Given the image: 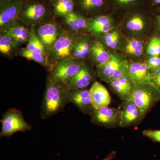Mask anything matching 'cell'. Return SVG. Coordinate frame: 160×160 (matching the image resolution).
<instances>
[{
  "mask_svg": "<svg viewBox=\"0 0 160 160\" xmlns=\"http://www.w3.org/2000/svg\"><path fill=\"white\" fill-rule=\"evenodd\" d=\"M74 0H66L51 6L55 18H61L75 11Z\"/></svg>",
  "mask_w": 160,
  "mask_h": 160,
  "instance_id": "cell-24",
  "label": "cell"
},
{
  "mask_svg": "<svg viewBox=\"0 0 160 160\" xmlns=\"http://www.w3.org/2000/svg\"><path fill=\"white\" fill-rule=\"evenodd\" d=\"M73 12L67 15L64 17L61 18L62 21L61 23L75 33L82 35H83V32L77 24L73 16Z\"/></svg>",
  "mask_w": 160,
  "mask_h": 160,
  "instance_id": "cell-28",
  "label": "cell"
},
{
  "mask_svg": "<svg viewBox=\"0 0 160 160\" xmlns=\"http://www.w3.org/2000/svg\"><path fill=\"white\" fill-rule=\"evenodd\" d=\"M142 134L154 142L160 143V130L145 129L142 131Z\"/></svg>",
  "mask_w": 160,
  "mask_h": 160,
  "instance_id": "cell-32",
  "label": "cell"
},
{
  "mask_svg": "<svg viewBox=\"0 0 160 160\" xmlns=\"http://www.w3.org/2000/svg\"><path fill=\"white\" fill-rule=\"evenodd\" d=\"M108 84L111 90L122 101L127 99L130 97L133 84L128 75L112 80Z\"/></svg>",
  "mask_w": 160,
  "mask_h": 160,
  "instance_id": "cell-19",
  "label": "cell"
},
{
  "mask_svg": "<svg viewBox=\"0 0 160 160\" xmlns=\"http://www.w3.org/2000/svg\"><path fill=\"white\" fill-rule=\"evenodd\" d=\"M62 35L48 53L49 68L64 59L70 57L72 50L81 35L77 34L64 25Z\"/></svg>",
  "mask_w": 160,
  "mask_h": 160,
  "instance_id": "cell-3",
  "label": "cell"
},
{
  "mask_svg": "<svg viewBox=\"0 0 160 160\" xmlns=\"http://www.w3.org/2000/svg\"><path fill=\"white\" fill-rule=\"evenodd\" d=\"M111 12L88 19L89 32L94 36H98L111 31L113 29L111 26L112 18Z\"/></svg>",
  "mask_w": 160,
  "mask_h": 160,
  "instance_id": "cell-18",
  "label": "cell"
},
{
  "mask_svg": "<svg viewBox=\"0 0 160 160\" xmlns=\"http://www.w3.org/2000/svg\"><path fill=\"white\" fill-rule=\"evenodd\" d=\"M2 117L1 120V137L9 138L18 132H26L32 129L31 125L26 122L20 110L14 108L9 109L4 113Z\"/></svg>",
  "mask_w": 160,
  "mask_h": 160,
  "instance_id": "cell-6",
  "label": "cell"
},
{
  "mask_svg": "<svg viewBox=\"0 0 160 160\" xmlns=\"http://www.w3.org/2000/svg\"><path fill=\"white\" fill-rule=\"evenodd\" d=\"M121 109L120 127H128L137 125L141 122L145 116L131 99L122 101Z\"/></svg>",
  "mask_w": 160,
  "mask_h": 160,
  "instance_id": "cell-11",
  "label": "cell"
},
{
  "mask_svg": "<svg viewBox=\"0 0 160 160\" xmlns=\"http://www.w3.org/2000/svg\"><path fill=\"white\" fill-rule=\"evenodd\" d=\"M103 39L106 46L112 49H115L119 43V34L117 31L107 32L104 34Z\"/></svg>",
  "mask_w": 160,
  "mask_h": 160,
  "instance_id": "cell-30",
  "label": "cell"
},
{
  "mask_svg": "<svg viewBox=\"0 0 160 160\" xmlns=\"http://www.w3.org/2000/svg\"><path fill=\"white\" fill-rule=\"evenodd\" d=\"M94 41H92L88 35H82L76 44L70 57L83 60L89 57Z\"/></svg>",
  "mask_w": 160,
  "mask_h": 160,
  "instance_id": "cell-21",
  "label": "cell"
},
{
  "mask_svg": "<svg viewBox=\"0 0 160 160\" xmlns=\"http://www.w3.org/2000/svg\"><path fill=\"white\" fill-rule=\"evenodd\" d=\"M23 0H7L0 4V29L6 28L18 18Z\"/></svg>",
  "mask_w": 160,
  "mask_h": 160,
  "instance_id": "cell-12",
  "label": "cell"
},
{
  "mask_svg": "<svg viewBox=\"0 0 160 160\" xmlns=\"http://www.w3.org/2000/svg\"><path fill=\"white\" fill-rule=\"evenodd\" d=\"M92 123L106 128L120 127L121 109L105 106L94 109L90 115Z\"/></svg>",
  "mask_w": 160,
  "mask_h": 160,
  "instance_id": "cell-10",
  "label": "cell"
},
{
  "mask_svg": "<svg viewBox=\"0 0 160 160\" xmlns=\"http://www.w3.org/2000/svg\"><path fill=\"white\" fill-rule=\"evenodd\" d=\"M112 11L122 12L145 6L146 0H109Z\"/></svg>",
  "mask_w": 160,
  "mask_h": 160,
  "instance_id": "cell-23",
  "label": "cell"
},
{
  "mask_svg": "<svg viewBox=\"0 0 160 160\" xmlns=\"http://www.w3.org/2000/svg\"><path fill=\"white\" fill-rule=\"evenodd\" d=\"M128 74L133 84L152 83L151 72L146 63H128Z\"/></svg>",
  "mask_w": 160,
  "mask_h": 160,
  "instance_id": "cell-15",
  "label": "cell"
},
{
  "mask_svg": "<svg viewBox=\"0 0 160 160\" xmlns=\"http://www.w3.org/2000/svg\"><path fill=\"white\" fill-rule=\"evenodd\" d=\"M146 52L151 57L159 56L160 55V38L154 37L149 42Z\"/></svg>",
  "mask_w": 160,
  "mask_h": 160,
  "instance_id": "cell-29",
  "label": "cell"
},
{
  "mask_svg": "<svg viewBox=\"0 0 160 160\" xmlns=\"http://www.w3.org/2000/svg\"><path fill=\"white\" fill-rule=\"evenodd\" d=\"M14 39L3 29H0V53L8 58H12L17 55L19 49Z\"/></svg>",
  "mask_w": 160,
  "mask_h": 160,
  "instance_id": "cell-20",
  "label": "cell"
},
{
  "mask_svg": "<svg viewBox=\"0 0 160 160\" xmlns=\"http://www.w3.org/2000/svg\"><path fill=\"white\" fill-rule=\"evenodd\" d=\"M142 43L139 40L131 39L129 40L125 46V51L126 53L131 55L138 57L143 53Z\"/></svg>",
  "mask_w": 160,
  "mask_h": 160,
  "instance_id": "cell-27",
  "label": "cell"
},
{
  "mask_svg": "<svg viewBox=\"0 0 160 160\" xmlns=\"http://www.w3.org/2000/svg\"><path fill=\"white\" fill-rule=\"evenodd\" d=\"M95 76L94 70L85 62L79 72L66 85L69 90L85 89L94 81Z\"/></svg>",
  "mask_w": 160,
  "mask_h": 160,
  "instance_id": "cell-14",
  "label": "cell"
},
{
  "mask_svg": "<svg viewBox=\"0 0 160 160\" xmlns=\"http://www.w3.org/2000/svg\"><path fill=\"white\" fill-rule=\"evenodd\" d=\"M69 89L64 83L47 80L40 109V117L49 118L63 111L70 103Z\"/></svg>",
  "mask_w": 160,
  "mask_h": 160,
  "instance_id": "cell-1",
  "label": "cell"
},
{
  "mask_svg": "<svg viewBox=\"0 0 160 160\" xmlns=\"http://www.w3.org/2000/svg\"><path fill=\"white\" fill-rule=\"evenodd\" d=\"M90 98L94 109L108 106L111 103L110 94L106 87L101 83L95 82L89 89Z\"/></svg>",
  "mask_w": 160,
  "mask_h": 160,
  "instance_id": "cell-17",
  "label": "cell"
},
{
  "mask_svg": "<svg viewBox=\"0 0 160 160\" xmlns=\"http://www.w3.org/2000/svg\"><path fill=\"white\" fill-rule=\"evenodd\" d=\"M97 74L100 79L109 83L128 74V63L120 61L118 58L112 55L107 63L97 66Z\"/></svg>",
  "mask_w": 160,
  "mask_h": 160,
  "instance_id": "cell-8",
  "label": "cell"
},
{
  "mask_svg": "<svg viewBox=\"0 0 160 160\" xmlns=\"http://www.w3.org/2000/svg\"><path fill=\"white\" fill-rule=\"evenodd\" d=\"M18 19L30 27L54 19L51 6L46 0H23Z\"/></svg>",
  "mask_w": 160,
  "mask_h": 160,
  "instance_id": "cell-2",
  "label": "cell"
},
{
  "mask_svg": "<svg viewBox=\"0 0 160 160\" xmlns=\"http://www.w3.org/2000/svg\"><path fill=\"white\" fill-rule=\"evenodd\" d=\"M25 49L29 51L37 52L48 57L45 47L35 32L33 26L30 27L27 46Z\"/></svg>",
  "mask_w": 160,
  "mask_h": 160,
  "instance_id": "cell-26",
  "label": "cell"
},
{
  "mask_svg": "<svg viewBox=\"0 0 160 160\" xmlns=\"http://www.w3.org/2000/svg\"><path fill=\"white\" fill-rule=\"evenodd\" d=\"M15 41L18 47L27 42L30 26L22 20L18 19L3 29Z\"/></svg>",
  "mask_w": 160,
  "mask_h": 160,
  "instance_id": "cell-16",
  "label": "cell"
},
{
  "mask_svg": "<svg viewBox=\"0 0 160 160\" xmlns=\"http://www.w3.org/2000/svg\"><path fill=\"white\" fill-rule=\"evenodd\" d=\"M33 29L48 54L54 43L62 35L64 27L61 22H58L56 19H54L41 25L33 26Z\"/></svg>",
  "mask_w": 160,
  "mask_h": 160,
  "instance_id": "cell-7",
  "label": "cell"
},
{
  "mask_svg": "<svg viewBox=\"0 0 160 160\" xmlns=\"http://www.w3.org/2000/svg\"><path fill=\"white\" fill-rule=\"evenodd\" d=\"M145 6L150 9L160 8V0H146Z\"/></svg>",
  "mask_w": 160,
  "mask_h": 160,
  "instance_id": "cell-35",
  "label": "cell"
},
{
  "mask_svg": "<svg viewBox=\"0 0 160 160\" xmlns=\"http://www.w3.org/2000/svg\"><path fill=\"white\" fill-rule=\"evenodd\" d=\"M129 98L146 116L160 100V90L152 83L133 84Z\"/></svg>",
  "mask_w": 160,
  "mask_h": 160,
  "instance_id": "cell-4",
  "label": "cell"
},
{
  "mask_svg": "<svg viewBox=\"0 0 160 160\" xmlns=\"http://www.w3.org/2000/svg\"><path fill=\"white\" fill-rule=\"evenodd\" d=\"M85 62V60L71 57L59 61L48 70L47 80L67 85L79 72Z\"/></svg>",
  "mask_w": 160,
  "mask_h": 160,
  "instance_id": "cell-5",
  "label": "cell"
},
{
  "mask_svg": "<svg viewBox=\"0 0 160 160\" xmlns=\"http://www.w3.org/2000/svg\"><path fill=\"white\" fill-rule=\"evenodd\" d=\"M73 14L78 26L83 33L85 31H89L88 19L84 17L82 15L79 14L76 11L73 12Z\"/></svg>",
  "mask_w": 160,
  "mask_h": 160,
  "instance_id": "cell-31",
  "label": "cell"
},
{
  "mask_svg": "<svg viewBox=\"0 0 160 160\" xmlns=\"http://www.w3.org/2000/svg\"><path fill=\"white\" fill-rule=\"evenodd\" d=\"M156 19L157 22L160 28V12H158V14L156 16Z\"/></svg>",
  "mask_w": 160,
  "mask_h": 160,
  "instance_id": "cell-38",
  "label": "cell"
},
{
  "mask_svg": "<svg viewBox=\"0 0 160 160\" xmlns=\"http://www.w3.org/2000/svg\"><path fill=\"white\" fill-rule=\"evenodd\" d=\"M116 152L115 151H112L107 156L101 160H113L116 156Z\"/></svg>",
  "mask_w": 160,
  "mask_h": 160,
  "instance_id": "cell-36",
  "label": "cell"
},
{
  "mask_svg": "<svg viewBox=\"0 0 160 160\" xmlns=\"http://www.w3.org/2000/svg\"><path fill=\"white\" fill-rule=\"evenodd\" d=\"M146 63L150 72H152L160 67V57L159 56L151 57Z\"/></svg>",
  "mask_w": 160,
  "mask_h": 160,
  "instance_id": "cell-33",
  "label": "cell"
},
{
  "mask_svg": "<svg viewBox=\"0 0 160 160\" xmlns=\"http://www.w3.org/2000/svg\"><path fill=\"white\" fill-rule=\"evenodd\" d=\"M70 103L76 106L83 114L90 115L94 108L92 104L89 89H85L69 90Z\"/></svg>",
  "mask_w": 160,
  "mask_h": 160,
  "instance_id": "cell-13",
  "label": "cell"
},
{
  "mask_svg": "<svg viewBox=\"0 0 160 160\" xmlns=\"http://www.w3.org/2000/svg\"><path fill=\"white\" fill-rule=\"evenodd\" d=\"M17 56L34 61L38 63L41 66L46 68L48 70L49 63L48 57L46 55L37 52L29 51L25 48H22L19 49Z\"/></svg>",
  "mask_w": 160,
  "mask_h": 160,
  "instance_id": "cell-25",
  "label": "cell"
},
{
  "mask_svg": "<svg viewBox=\"0 0 160 160\" xmlns=\"http://www.w3.org/2000/svg\"><path fill=\"white\" fill-rule=\"evenodd\" d=\"M151 83L160 90V67L151 72Z\"/></svg>",
  "mask_w": 160,
  "mask_h": 160,
  "instance_id": "cell-34",
  "label": "cell"
},
{
  "mask_svg": "<svg viewBox=\"0 0 160 160\" xmlns=\"http://www.w3.org/2000/svg\"><path fill=\"white\" fill-rule=\"evenodd\" d=\"M46 1L50 6H52L56 3L62 1H66V0H46Z\"/></svg>",
  "mask_w": 160,
  "mask_h": 160,
  "instance_id": "cell-37",
  "label": "cell"
},
{
  "mask_svg": "<svg viewBox=\"0 0 160 160\" xmlns=\"http://www.w3.org/2000/svg\"><path fill=\"white\" fill-rule=\"evenodd\" d=\"M75 11L87 19L112 11L109 0H74Z\"/></svg>",
  "mask_w": 160,
  "mask_h": 160,
  "instance_id": "cell-9",
  "label": "cell"
},
{
  "mask_svg": "<svg viewBox=\"0 0 160 160\" xmlns=\"http://www.w3.org/2000/svg\"><path fill=\"white\" fill-rule=\"evenodd\" d=\"M111 55L102 43L99 41H94L89 57L93 65L97 66L106 64L109 61Z\"/></svg>",
  "mask_w": 160,
  "mask_h": 160,
  "instance_id": "cell-22",
  "label": "cell"
}]
</instances>
